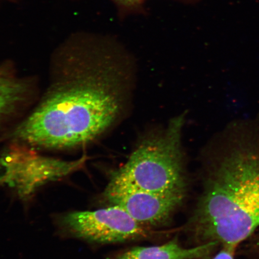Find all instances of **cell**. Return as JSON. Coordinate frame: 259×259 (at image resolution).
<instances>
[{"mask_svg": "<svg viewBox=\"0 0 259 259\" xmlns=\"http://www.w3.org/2000/svg\"><path fill=\"white\" fill-rule=\"evenodd\" d=\"M133 70L131 60L111 42L72 35L54 52L47 90L13 138L52 150L93 143L125 115Z\"/></svg>", "mask_w": 259, "mask_h": 259, "instance_id": "obj_1", "label": "cell"}, {"mask_svg": "<svg viewBox=\"0 0 259 259\" xmlns=\"http://www.w3.org/2000/svg\"><path fill=\"white\" fill-rule=\"evenodd\" d=\"M200 244L238 247L259 230V153L236 148L206 167L188 224Z\"/></svg>", "mask_w": 259, "mask_h": 259, "instance_id": "obj_2", "label": "cell"}, {"mask_svg": "<svg viewBox=\"0 0 259 259\" xmlns=\"http://www.w3.org/2000/svg\"><path fill=\"white\" fill-rule=\"evenodd\" d=\"M184 124V116L181 115L171 119L166 127L142 135L127 161L116 171L142 189L186 194Z\"/></svg>", "mask_w": 259, "mask_h": 259, "instance_id": "obj_3", "label": "cell"}, {"mask_svg": "<svg viewBox=\"0 0 259 259\" xmlns=\"http://www.w3.org/2000/svg\"><path fill=\"white\" fill-rule=\"evenodd\" d=\"M87 158L64 161L43 156L19 145L10 148L0 158V186L14 189L27 198L45 184L82 168Z\"/></svg>", "mask_w": 259, "mask_h": 259, "instance_id": "obj_4", "label": "cell"}, {"mask_svg": "<svg viewBox=\"0 0 259 259\" xmlns=\"http://www.w3.org/2000/svg\"><path fill=\"white\" fill-rule=\"evenodd\" d=\"M103 196L110 205L119 207L139 224L150 228L168 224L186 194L158 193L142 189L115 170Z\"/></svg>", "mask_w": 259, "mask_h": 259, "instance_id": "obj_5", "label": "cell"}, {"mask_svg": "<svg viewBox=\"0 0 259 259\" xmlns=\"http://www.w3.org/2000/svg\"><path fill=\"white\" fill-rule=\"evenodd\" d=\"M60 223L76 237L99 244L139 240L151 234L150 228L139 224L116 206L67 213L61 218Z\"/></svg>", "mask_w": 259, "mask_h": 259, "instance_id": "obj_6", "label": "cell"}, {"mask_svg": "<svg viewBox=\"0 0 259 259\" xmlns=\"http://www.w3.org/2000/svg\"><path fill=\"white\" fill-rule=\"evenodd\" d=\"M219 245L218 242H212L186 248L174 238L161 245L129 249L113 259H205L210 257Z\"/></svg>", "mask_w": 259, "mask_h": 259, "instance_id": "obj_7", "label": "cell"}, {"mask_svg": "<svg viewBox=\"0 0 259 259\" xmlns=\"http://www.w3.org/2000/svg\"><path fill=\"white\" fill-rule=\"evenodd\" d=\"M31 90L28 79L18 76L8 65L0 66V120L27 102Z\"/></svg>", "mask_w": 259, "mask_h": 259, "instance_id": "obj_8", "label": "cell"}, {"mask_svg": "<svg viewBox=\"0 0 259 259\" xmlns=\"http://www.w3.org/2000/svg\"><path fill=\"white\" fill-rule=\"evenodd\" d=\"M237 248L234 246H222L220 250L211 259H235Z\"/></svg>", "mask_w": 259, "mask_h": 259, "instance_id": "obj_9", "label": "cell"}, {"mask_svg": "<svg viewBox=\"0 0 259 259\" xmlns=\"http://www.w3.org/2000/svg\"><path fill=\"white\" fill-rule=\"evenodd\" d=\"M122 5L128 6H135L143 2L144 0H116Z\"/></svg>", "mask_w": 259, "mask_h": 259, "instance_id": "obj_10", "label": "cell"}, {"mask_svg": "<svg viewBox=\"0 0 259 259\" xmlns=\"http://www.w3.org/2000/svg\"><path fill=\"white\" fill-rule=\"evenodd\" d=\"M257 244H259V239H258V242H257Z\"/></svg>", "mask_w": 259, "mask_h": 259, "instance_id": "obj_11", "label": "cell"}, {"mask_svg": "<svg viewBox=\"0 0 259 259\" xmlns=\"http://www.w3.org/2000/svg\"><path fill=\"white\" fill-rule=\"evenodd\" d=\"M0 1H1V0H0Z\"/></svg>", "mask_w": 259, "mask_h": 259, "instance_id": "obj_12", "label": "cell"}]
</instances>
